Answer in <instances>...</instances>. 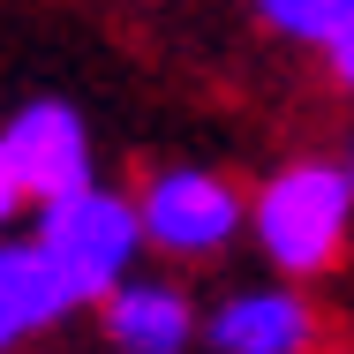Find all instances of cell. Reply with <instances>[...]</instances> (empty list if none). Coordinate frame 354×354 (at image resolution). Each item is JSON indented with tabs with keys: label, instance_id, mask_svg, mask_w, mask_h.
<instances>
[{
	"label": "cell",
	"instance_id": "1",
	"mask_svg": "<svg viewBox=\"0 0 354 354\" xmlns=\"http://www.w3.org/2000/svg\"><path fill=\"white\" fill-rule=\"evenodd\" d=\"M249 241L279 279H324L354 241V174L347 158H286L249 189Z\"/></svg>",
	"mask_w": 354,
	"mask_h": 354
},
{
	"label": "cell",
	"instance_id": "2",
	"mask_svg": "<svg viewBox=\"0 0 354 354\" xmlns=\"http://www.w3.org/2000/svg\"><path fill=\"white\" fill-rule=\"evenodd\" d=\"M30 241H38V257L61 272V286L75 294V309L91 301H113L121 286L136 279V257H143V218H136V196L129 189H106V181H91V189H75L61 204H46L38 226H30Z\"/></svg>",
	"mask_w": 354,
	"mask_h": 354
},
{
	"label": "cell",
	"instance_id": "3",
	"mask_svg": "<svg viewBox=\"0 0 354 354\" xmlns=\"http://www.w3.org/2000/svg\"><path fill=\"white\" fill-rule=\"evenodd\" d=\"M143 249H158L166 264H212L249 234V196L218 174V166H158L136 189Z\"/></svg>",
	"mask_w": 354,
	"mask_h": 354
},
{
	"label": "cell",
	"instance_id": "4",
	"mask_svg": "<svg viewBox=\"0 0 354 354\" xmlns=\"http://www.w3.org/2000/svg\"><path fill=\"white\" fill-rule=\"evenodd\" d=\"M0 158L15 166V181H23V196H30L38 212L98 181L91 129H83V113H75L68 98H30V106H15L8 129H0Z\"/></svg>",
	"mask_w": 354,
	"mask_h": 354
},
{
	"label": "cell",
	"instance_id": "5",
	"mask_svg": "<svg viewBox=\"0 0 354 354\" xmlns=\"http://www.w3.org/2000/svg\"><path fill=\"white\" fill-rule=\"evenodd\" d=\"M204 347L212 354H309L317 309L301 286H241V294L204 309Z\"/></svg>",
	"mask_w": 354,
	"mask_h": 354
},
{
	"label": "cell",
	"instance_id": "6",
	"mask_svg": "<svg viewBox=\"0 0 354 354\" xmlns=\"http://www.w3.org/2000/svg\"><path fill=\"white\" fill-rule=\"evenodd\" d=\"M98 332H106L113 354H189L204 339V317H196L181 279L136 272L113 301H98Z\"/></svg>",
	"mask_w": 354,
	"mask_h": 354
},
{
	"label": "cell",
	"instance_id": "7",
	"mask_svg": "<svg viewBox=\"0 0 354 354\" xmlns=\"http://www.w3.org/2000/svg\"><path fill=\"white\" fill-rule=\"evenodd\" d=\"M75 309V294L61 286V272L38 257V241H0V354H15L23 339L53 332Z\"/></svg>",
	"mask_w": 354,
	"mask_h": 354
},
{
	"label": "cell",
	"instance_id": "8",
	"mask_svg": "<svg viewBox=\"0 0 354 354\" xmlns=\"http://www.w3.org/2000/svg\"><path fill=\"white\" fill-rule=\"evenodd\" d=\"M249 8H257L264 30H279L294 46H317V53H332L354 30V0H249Z\"/></svg>",
	"mask_w": 354,
	"mask_h": 354
},
{
	"label": "cell",
	"instance_id": "9",
	"mask_svg": "<svg viewBox=\"0 0 354 354\" xmlns=\"http://www.w3.org/2000/svg\"><path fill=\"white\" fill-rule=\"evenodd\" d=\"M23 212H30V196H23V181H15V166L0 158V241H15L8 226H15V218H23Z\"/></svg>",
	"mask_w": 354,
	"mask_h": 354
},
{
	"label": "cell",
	"instance_id": "10",
	"mask_svg": "<svg viewBox=\"0 0 354 354\" xmlns=\"http://www.w3.org/2000/svg\"><path fill=\"white\" fill-rule=\"evenodd\" d=\"M324 68H332V83H339V91H354V30L332 46V53H324Z\"/></svg>",
	"mask_w": 354,
	"mask_h": 354
},
{
	"label": "cell",
	"instance_id": "11",
	"mask_svg": "<svg viewBox=\"0 0 354 354\" xmlns=\"http://www.w3.org/2000/svg\"><path fill=\"white\" fill-rule=\"evenodd\" d=\"M347 174H354V143H347Z\"/></svg>",
	"mask_w": 354,
	"mask_h": 354
}]
</instances>
